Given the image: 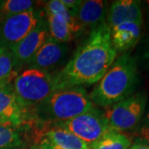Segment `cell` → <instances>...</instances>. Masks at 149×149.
Masks as SVG:
<instances>
[{
  "label": "cell",
  "instance_id": "obj_1",
  "mask_svg": "<svg viewBox=\"0 0 149 149\" xmlns=\"http://www.w3.org/2000/svg\"><path fill=\"white\" fill-rule=\"evenodd\" d=\"M110 28L105 22L91 30L88 39L78 47L73 57L53 74L54 91L98 83L116 60Z\"/></svg>",
  "mask_w": 149,
  "mask_h": 149
},
{
  "label": "cell",
  "instance_id": "obj_2",
  "mask_svg": "<svg viewBox=\"0 0 149 149\" xmlns=\"http://www.w3.org/2000/svg\"><path fill=\"white\" fill-rule=\"evenodd\" d=\"M139 84L138 61L128 52L116 58L89 98L94 105L105 109L132 95Z\"/></svg>",
  "mask_w": 149,
  "mask_h": 149
},
{
  "label": "cell",
  "instance_id": "obj_3",
  "mask_svg": "<svg viewBox=\"0 0 149 149\" xmlns=\"http://www.w3.org/2000/svg\"><path fill=\"white\" fill-rule=\"evenodd\" d=\"M95 106L83 87H72L53 91L36 106L37 118L55 124L70 120Z\"/></svg>",
  "mask_w": 149,
  "mask_h": 149
},
{
  "label": "cell",
  "instance_id": "obj_4",
  "mask_svg": "<svg viewBox=\"0 0 149 149\" xmlns=\"http://www.w3.org/2000/svg\"><path fill=\"white\" fill-rule=\"evenodd\" d=\"M13 88L21 107L35 108L54 91L53 74L38 69L27 68L17 74Z\"/></svg>",
  "mask_w": 149,
  "mask_h": 149
},
{
  "label": "cell",
  "instance_id": "obj_5",
  "mask_svg": "<svg viewBox=\"0 0 149 149\" xmlns=\"http://www.w3.org/2000/svg\"><path fill=\"white\" fill-rule=\"evenodd\" d=\"M147 102V93L140 91L105 108L104 113L109 128L121 133L137 128L146 111Z\"/></svg>",
  "mask_w": 149,
  "mask_h": 149
},
{
  "label": "cell",
  "instance_id": "obj_6",
  "mask_svg": "<svg viewBox=\"0 0 149 149\" xmlns=\"http://www.w3.org/2000/svg\"><path fill=\"white\" fill-rule=\"evenodd\" d=\"M56 125L73 133L88 146L95 143L110 129L104 110L95 106L89 111Z\"/></svg>",
  "mask_w": 149,
  "mask_h": 149
},
{
  "label": "cell",
  "instance_id": "obj_7",
  "mask_svg": "<svg viewBox=\"0 0 149 149\" xmlns=\"http://www.w3.org/2000/svg\"><path fill=\"white\" fill-rule=\"evenodd\" d=\"M47 22L50 37L61 42L67 43L80 33L84 27L74 17L61 0H52L46 3Z\"/></svg>",
  "mask_w": 149,
  "mask_h": 149
},
{
  "label": "cell",
  "instance_id": "obj_8",
  "mask_svg": "<svg viewBox=\"0 0 149 149\" xmlns=\"http://www.w3.org/2000/svg\"><path fill=\"white\" fill-rule=\"evenodd\" d=\"M41 11L32 8L16 14L0 22V46L11 49L36 27Z\"/></svg>",
  "mask_w": 149,
  "mask_h": 149
},
{
  "label": "cell",
  "instance_id": "obj_9",
  "mask_svg": "<svg viewBox=\"0 0 149 149\" xmlns=\"http://www.w3.org/2000/svg\"><path fill=\"white\" fill-rule=\"evenodd\" d=\"M49 37L50 32L47 18L42 14L36 27L21 42L10 49L16 69L27 65Z\"/></svg>",
  "mask_w": 149,
  "mask_h": 149
},
{
  "label": "cell",
  "instance_id": "obj_10",
  "mask_svg": "<svg viewBox=\"0 0 149 149\" xmlns=\"http://www.w3.org/2000/svg\"><path fill=\"white\" fill-rule=\"evenodd\" d=\"M68 52L66 43L49 37L28 62L27 68L38 69L49 72L64 61Z\"/></svg>",
  "mask_w": 149,
  "mask_h": 149
},
{
  "label": "cell",
  "instance_id": "obj_11",
  "mask_svg": "<svg viewBox=\"0 0 149 149\" xmlns=\"http://www.w3.org/2000/svg\"><path fill=\"white\" fill-rule=\"evenodd\" d=\"M25 118V110L17 100L13 83L0 85V124L19 128Z\"/></svg>",
  "mask_w": 149,
  "mask_h": 149
},
{
  "label": "cell",
  "instance_id": "obj_12",
  "mask_svg": "<svg viewBox=\"0 0 149 149\" xmlns=\"http://www.w3.org/2000/svg\"><path fill=\"white\" fill-rule=\"evenodd\" d=\"M127 22L143 23L141 2L139 0L113 1L107 13L106 23L111 29Z\"/></svg>",
  "mask_w": 149,
  "mask_h": 149
},
{
  "label": "cell",
  "instance_id": "obj_13",
  "mask_svg": "<svg viewBox=\"0 0 149 149\" xmlns=\"http://www.w3.org/2000/svg\"><path fill=\"white\" fill-rule=\"evenodd\" d=\"M37 149H90L89 146L73 133L62 128H52L42 135Z\"/></svg>",
  "mask_w": 149,
  "mask_h": 149
},
{
  "label": "cell",
  "instance_id": "obj_14",
  "mask_svg": "<svg viewBox=\"0 0 149 149\" xmlns=\"http://www.w3.org/2000/svg\"><path fill=\"white\" fill-rule=\"evenodd\" d=\"M143 23L127 22L110 29L112 46L118 54L128 52L139 43L142 33Z\"/></svg>",
  "mask_w": 149,
  "mask_h": 149
},
{
  "label": "cell",
  "instance_id": "obj_15",
  "mask_svg": "<svg viewBox=\"0 0 149 149\" xmlns=\"http://www.w3.org/2000/svg\"><path fill=\"white\" fill-rule=\"evenodd\" d=\"M107 2L100 0L81 1L73 16L83 27H91L93 30L106 22Z\"/></svg>",
  "mask_w": 149,
  "mask_h": 149
},
{
  "label": "cell",
  "instance_id": "obj_16",
  "mask_svg": "<svg viewBox=\"0 0 149 149\" xmlns=\"http://www.w3.org/2000/svg\"><path fill=\"white\" fill-rule=\"evenodd\" d=\"M130 146L131 140L124 133L110 128L89 148L90 149H128Z\"/></svg>",
  "mask_w": 149,
  "mask_h": 149
},
{
  "label": "cell",
  "instance_id": "obj_17",
  "mask_svg": "<svg viewBox=\"0 0 149 149\" xmlns=\"http://www.w3.org/2000/svg\"><path fill=\"white\" fill-rule=\"evenodd\" d=\"M17 75L10 49L0 46V85L11 84Z\"/></svg>",
  "mask_w": 149,
  "mask_h": 149
},
{
  "label": "cell",
  "instance_id": "obj_18",
  "mask_svg": "<svg viewBox=\"0 0 149 149\" xmlns=\"http://www.w3.org/2000/svg\"><path fill=\"white\" fill-rule=\"evenodd\" d=\"M36 2L30 0L0 1V22L23 12L35 8Z\"/></svg>",
  "mask_w": 149,
  "mask_h": 149
},
{
  "label": "cell",
  "instance_id": "obj_19",
  "mask_svg": "<svg viewBox=\"0 0 149 149\" xmlns=\"http://www.w3.org/2000/svg\"><path fill=\"white\" fill-rule=\"evenodd\" d=\"M22 143L18 128L8 124H0V149H18Z\"/></svg>",
  "mask_w": 149,
  "mask_h": 149
},
{
  "label": "cell",
  "instance_id": "obj_20",
  "mask_svg": "<svg viewBox=\"0 0 149 149\" xmlns=\"http://www.w3.org/2000/svg\"><path fill=\"white\" fill-rule=\"evenodd\" d=\"M137 136L142 142L141 143L149 145V124H144L143 127H141Z\"/></svg>",
  "mask_w": 149,
  "mask_h": 149
},
{
  "label": "cell",
  "instance_id": "obj_21",
  "mask_svg": "<svg viewBox=\"0 0 149 149\" xmlns=\"http://www.w3.org/2000/svg\"><path fill=\"white\" fill-rule=\"evenodd\" d=\"M61 2L72 15L81 3L80 0H61Z\"/></svg>",
  "mask_w": 149,
  "mask_h": 149
},
{
  "label": "cell",
  "instance_id": "obj_22",
  "mask_svg": "<svg viewBox=\"0 0 149 149\" xmlns=\"http://www.w3.org/2000/svg\"><path fill=\"white\" fill-rule=\"evenodd\" d=\"M142 58H143V63L145 64V65L149 70V37H148L144 42Z\"/></svg>",
  "mask_w": 149,
  "mask_h": 149
},
{
  "label": "cell",
  "instance_id": "obj_23",
  "mask_svg": "<svg viewBox=\"0 0 149 149\" xmlns=\"http://www.w3.org/2000/svg\"><path fill=\"white\" fill-rule=\"evenodd\" d=\"M128 149H149V145L138 143H135L130 146V148Z\"/></svg>",
  "mask_w": 149,
  "mask_h": 149
},
{
  "label": "cell",
  "instance_id": "obj_24",
  "mask_svg": "<svg viewBox=\"0 0 149 149\" xmlns=\"http://www.w3.org/2000/svg\"><path fill=\"white\" fill-rule=\"evenodd\" d=\"M144 121H145V124H149V105L148 107V109L145 113V115H144Z\"/></svg>",
  "mask_w": 149,
  "mask_h": 149
},
{
  "label": "cell",
  "instance_id": "obj_25",
  "mask_svg": "<svg viewBox=\"0 0 149 149\" xmlns=\"http://www.w3.org/2000/svg\"><path fill=\"white\" fill-rule=\"evenodd\" d=\"M145 4L147 6V13H148V21L149 23V0L145 2Z\"/></svg>",
  "mask_w": 149,
  "mask_h": 149
},
{
  "label": "cell",
  "instance_id": "obj_26",
  "mask_svg": "<svg viewBox=\"0 0 149 149\" xmlns=\"http://www.w3.org/2000/svg\"><path fill=\"white\" fill-rule=\"evenodd\" d=\"M31 149H37V148H32Z\"/></svg>",
  "mask_w": 149,
  "mask_h": 149
}]
</instances>
